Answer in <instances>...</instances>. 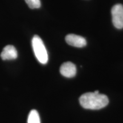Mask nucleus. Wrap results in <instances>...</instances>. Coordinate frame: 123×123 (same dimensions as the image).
<instances>
[{"label": "nucleus", "mask_w": 123, "mask_h": 123, "mask_svg": "<svg viewBox=\"0 0 123 123\" xmlns=\"http://www.w3.org/2000/svg\"><path fill=\"white\" fill-rule=\"evenodd\" d=\"M79 102L84 108L95 110L106 107L108 104L109 100L104 94L87 92L80 97Z\"/></svg>", "instance_id": "f257e3e1"}, {"label": "nucleus", "mask_w": 123, "mask_h": 123, "mask_svg": "<svg viewBox=\"0 0 123 123\" xmlns=\"http://www.w3.org/2000/svg\"><path fill=\"white\" fill-rule=\"evenodd\" d=\"M32 46L37 59L42 64L48 62V54L42 40L38 35H35L32 39Z\"/></svg>", "instance_id": "f03ea898"}, {"label": "nucleus", "mask_w": 123, "mask_h": 123, "mask_svg": "<svg viewBox=\"0 0 123 123\" xmlns=\"http://www.w3.org/2000/svg\"><path fill=\"white\" fill-rule=\"evenodd\" d=\"M112 22L116 28H123V5L118 4L112 7L111 10Z\"/></svg>", "instance_id": "7ed1b4c3"}, {"label": "nucleus", "mask_w": 123, "mask_h": 123, "mask_svg": "<svg viewBox=\"0 0 123 123\" xmlns=\"http://www.w3.org/2000/svg\"><path fill=\"white\" fill-rule=\"evenodd\" d=\"M66 41L68 44L76 47H83L87 44L85 38L73 34L67 35L66 37Z\"/></svg>", "instance_id": "20e7f679"}, {"label": "nucleus", "mask_w": 123, "mask_h": 123, "mask_svg": "<svg viewBox=\"0 0 123 123\" xmlns=\"http://www.w3.org/2000/svg\"><path fill=\"white\" fill-rule=\"evenodd\" d=\"M60 73L66 78H73L76 74V67L72 62H67L62 64L60 67Z\"/></svg>", "instance_id": "39448f33"}, {"label": "nucleus", "mask_w": 123, "mask_h": 123, "mask_svg": "<svg viewBox=\"0 0 123 123\" xmlns=\"http://www.w3.org/2000/svg\"><path fill=\"white\" fill-rule=\"evenodd\" d=\"M17 51L15 47L12 45H7L3 49L1 53V58L2 60H12L17 58Z\"/></svg>", "instance_id": "423d86ee"}, {"label": "nucleus", "mask_w": 123, "mask_h": 123, "mask_svg": "<svg viewBox=\"0 0 123 123\" xmlns=\"http://www.w3.org/2000/svg\"><path fill=\"white\" fill-rule=\"evenodd\" d=\"M27 123H41L39 113L36 110H33L30 112L27 119Z\"/></svg>", "instance_id": "0eeeda50"}, {"label": "nucleus", "mask_w": 123, "mask_h": 123, "mask_svg": "<svg viewBox=\"0 0 123 123\" xmlns=\"http://www.w3.org/2000/svg\"><path fill=\"white\" fill-rule=\"evenodd\" d=\"M25 1L31 9H38L41 7L40 0H25Z\"/></svg>", "instance_id": "6e6552de"}, {"label": "nucleus", "mask_w": 123, "mask_h": 123, "mask_svg": "<svg viewBox=\"0 0 123 123\" xmlns=\"http://www.w3.org/2000/svg\"><path fill=\"white\" fill-rule=\"evenodd\" d=\"M94 92H95V93H99V91H95Z\"/></svg>", "instance_id": "1a4fd4ad"}]
</instances>
